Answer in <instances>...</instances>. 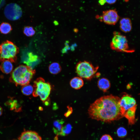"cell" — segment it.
<instances>
[{
	"label": "cell",
	"instance_id": "obj_1",
	"mask_svg": "<svg viewBox=\"0 0 140 140\" xmlns=\"http://www.w3.org/2000/svg\"><path fill=\"white\" fill-rule=\"evenodd\" d=\"M120 98L112 95L104 96L96 100L88 110L92 119L105 122L117 120L123 117L120 106Z\"/></svg>",
	"mask_w": 140,
	"mask_h": 140
},
{
	"label": "cell",
	"instance_id": "obj_2",
	"mask_svg": "<svg viewBox=\"0 0 140 140\" xmlns=\"http://www.w3.org/2000/svg\"><path fill=\"white\" fill-rule=\"evenodd\" d=\"M36 72L29 66L20 65L12 71L10 81L16 85L23 86L29 84Z\"/></svg>",
	"mask_w": 140,
	"mask_h": 140
},
{
	"label": "cell",
	"instance_id": "obj_3",
	"mask_svg": "<svg viewBox=\"0 0 140 140\" xmlns=\"http://www.w3.org/2000/svg\"><path fill=\"white\" fill-rule=\"evenodd\" d=\"M18 47L12 42L7 40L0 44V62L9 60L15 62L19 52Z\"/></svg>",
	"mask_w": 140,
	"mask_h": 140
},
{
	"label": "cell",
	"instance_id": "obj_4",
	"mask_svg": "<svg viewBox=\"0 0 140 140\" xmlns=\"http://www.w3.org/2000/svg\"><path fill=\"white\" fill-rule=\"evenodd\" d=\"M34 90L32 93L34 97L39 96L40 99L43 102L49 99L52 87L50 83L46 82L43 78H37L34 82Z\"/></svg>",
	"mask_w": 140,
	"mask_h": 140
},
{
	"label": "cell",
	"instance_id": "obj_5",
	"mask_svg": "<svg viewBox=\"0 0 140 140\" xmlns=\"http://www.w3.org/2000/svg\"><path fill=\"white\" fill-rule=\"evenodd\" d=\"M98 66L95 67L90 62L86 61H80L76 64V73L79 77L90 80L94 77L99 69Z\"/></svg>",
	"mask_w": 140,
	"mask_h": 140
},
{
	"label": "cell",
	"instance_id": "obj_6",
	"mask_svg": "<svg viewBox=\"0 0 140 140\" xmlns=\"http://www.w3.org/2000/svg\"><path fill=\"white\" fill-rule=\"evenodd\" d=\"M110 45L111 49L117 52L131 53L134 51L129 48L125 36L118 32H114Z\"/></svg>",
	"mask_w": 140,
	"mask_h": 140
},
{
	"label": "cell",
	"instance_id": "obj_7",
	"mask_svg": "<svg viewBox=\"0 0 140 140\" xmlns=\"http://www.w3.org/2000/svg\"><path fill=\"white\" fill-rule=\"evenodd\" d=\"M4 13L8 19L14 21L18 19L21 17L22 11L19 5L16 3H11L6 6Z\"/></svg>",
	"mask_w": 140,
	"mask_h": 140
},
{
	"label": "cell",
	"instance_id": "obj_8",
	"mask_svg": "<svg viewBox=\"0 0 140 140\" xmlns=\"http://www.w3.org/2000/svg\"><path fill=\"white\" fill-rule=\"evenodd\" d=\"M100 18L105 23L113 25L118 22L119 16L115 9H110L103 11Z\"/></svg>",
	"mask_w": 140,
	"mask_h": 140
},
{
	"label": "cell",
	"instance_id": "obj_9",
	"mask_svg": "<svg viewBox=\"0 0 140 140\" xmlns=\"http://www.w3.org/2000/svg\"><path fill=\"white\" fill-rule=\"evenodd\" d=\"M120 106L121 112L123 116V114L125 111L131 108L137 106V105L134 98L129 94H125L120 99Z\"/></svg>",
	"mask_w": 140,
	"mask_h": 140
},
{
	"label": "cell",
	"instance_id": "obj_10",
	"mask_svg": "<svg viewBox=\"0 0 140 140\" xmlns=\"http://www.w3.org/2000/svg\"><path fill=\"white\" fill-rule=\"evenodd\" d=\"M18 140H42L36 132L31 130H24L18 138Z\"/></svg>",
	"mask_w": 140,
	"mask_h": 140
},
{
	"label": "cell",
	"instance_id": "obj_11",
	"mask_svg": "<svg viewBox=\"0 0 140 140\" xmlns=\"http://www.w3.org/2000/svg\"><path fill=\"white\" fill-rule=\"evenodd\" d=\"M120 27L121 30L123 32L127 33L130 32L132 28V23L130 19L128 18H123L120 21Z\"/></svg>",
	"mask_w": 140,
	"mask_h": 140
},
{
	"label": "cell",
	"instance_id": "obj_12",
	"mask_svg": "<svg viewBox=\"0 0 140 140\" xmlns=\"http://www.w3.org/2000/svg\"><path fill=\"white\" fill-rule=\"evenodd\" d=\"M137 106L131 108L125 111L123 114V117L128 119L130 125L134 124L136 121L135 114Z\"/></svg>",
	"mask_w": 140,
	"mask_h": 140
},
{
	"label": "cell",
	"instance_id": "obj_13",
	"mask_svg": "<svg viewBox=\"0 0 140 140\" xmlns=\"http://www.w3.org/2000/svg\"><path fill=\"white\" fill-rule=\"evenodd\" d=\"M5 104L9 107L11 110L15 112H19L21 111V107L18 103V101L13 98L10 97L5 103Z\"/></svg>",
	"mask_w": 140,
	"mask_h": 140
},
{
	"label": "cell",
	"instance_id": "obj_14",
	"mask_svg": "<svg viewBox=\"0 0 140 140\" xmlns=\"http://www.w3.org/2000/svg\"><path fill=\"white\" fill-rule=\"evenodd\" d=\"M99 88L104 92H106L110 88L111 84L109 81L107 79L103 78L100 79L97 82Z\"/></svg>",
	"mask_w": 140,
	"mask_h": 140
},
{
	"label": "cell",
	"instance_id": "obj_15",
	"mask_svg": "<svg viewBox=\"0 0 140 140\" xmlns=\"http://www.w3.org/2000/svg\"><path fill=\"white\" fill-rule=\"evenodd\" d=\"M12 62L9 61L7 60L2 62L0 66V69L2 72L6 74L11 72L13 68Z\"/></svg>",
	"mask_w": 140,
	"mask_h": 140
},
{
	"label": "cell",
	"instance_id": "obj_16",
	"mask_svg": "<svg viewBox=\"0 0 140 140\" xmlns=\"http://www.w3.org/2000/svg\"><path fill=\"white\" fill-rule=\"evenodd\" d=\"M70 85L72 88L75 89H79L83 86L84 82L82 78L80 77H76L71 80Z\"/></svg>",
	"mask_w": 140,
	"mask_h": 140
},
{
	"label": "cell",
	"instance_id": "obj_17",
	"mask_svg": "<svg viewBox=\"0 0 140 140\" xmlns=\"http://www.w3.org/2000/svg\"><path fill=\"white\" fill-rule=\"evenodd\" d=\"M64 122L63 120H57L53 122V131L55 134L60 135Z\"/></svg>",
	"mask_w": 140,
	"mask_h": 140
},
{
	"label": "cell",
	"instance_id": "obj_18",
	"mask_svg": "<svg viewBox=\"0 0 140 140\" xmlns=\"http://www.w3.org/2000/svg\"><path fill=\"white\" fill-rule=\"evenodd\" d=\"M48 69L51 73L53 74H57L61 72V68L58 63L53 62L49 65Z\"/></svg>",
	"mask_w": 140,
	"mask_h": 140
},
{
	"label": "cell",
	"instance_id": "obj_19",
	"mask_svg": "<svg viewBox=\"0 0 140 140\" xmlns=\"http://www.w3.org/2000/svg\"><path fill=\"white\" fill-rule=\"evenodd\" d=\"M12 30L11 25L8 23L3 22L0 25V32L2 34H7Z\"/></svg>",
	"mask_w": 140,
	"mask_h": 140
},
{
	"label": "cell",
	"instance_id": "obj_20",
	"mask_svg": "<svg viewBox=\"0 0 140 140\" xmlns=\"http://www.w3.org/2000/svg\"><path fill=\"white\" fill-rule=\"evenodd\" d=\"M27 59L24 61V63L26 64L27 66L31 67V66L32 63L37 61L38 59V57L36 55H34L32 52L28 53Z\"/></svg>",
	"mask_w": 140,
	"mask_h": 140
},
{
	"label": "cell",
	"instance_id": "obj_21",
	"mask_svg": "<svg viewBox=\"0 0 140 140\" xmlns=\"http://www.w3.org/2000/svg\"><path fill=\"white\" fill-rule=\"evenodd\" d=\"M23 86L22 88L21 91L23 94L28 96L33 93L34 88L31 85L28 84Z\"/></svg>",
	"mask_w": 140,
	"mask_h": 140
},
{
	"label": "cell",
	"instance_id": "obj_22",
	"mask_svg": "<svg viewBox=\"0 0 140 140\" xmlns=\"http://www.w3.org/2000/svg\"><path fill=\"white\" fill-rule=\"evenodd\" d=\"M72 129V126L70 124L64 125L61 130L60 136H65L69 134Z\"/></svg>",
	"mask_w": 140,
	"mask_h": 140
},
{
	"label": "cell",
	"instance_id": "obj_23",
	"mask_svg": "<svg viewBox=\"0 0 140 140\" xmlns=\"http://www.w3.org/2000/svg\"><path fill=\"white\" fill-rule=\"evenodd\" d=\"M24 34L28 37H31L35 33V31L33 27L31 26L25 27L23 30Z\"/></svg>",
	"mask_w": 140,
	"mask_h": 140
},
{
	"label": "cell",
	"instance_id": "obj_24",
	"mask_svg": "<svg viewBox=\"0 0 140 140\" xmlns=\"http://www.w3.org/2000/svg\"><path fill=\"white\" fill-rule=\"evenodd\" d=\"M117 134L119 137L121 138H123L127 135V131L124 128L121 127L117 129Z\"/></svg>",
	"mask_w": 140,
	"mask_h": 140
},
{
	"label": "cell",
	"instance_id": "obj_25",
	"mask_svg": "<svg viewBox=\"0 0 140 140\" xmlns=\"http://www.w3.org/2000/svg\"><path fill=\"white\" fill-rule=\"evenodd\" d=\"M100 140H113V138L109 135L104 134L101 137Z\"/></svg>",
	"mask_w": 140,
	"mask_h": 140
},
{
	"label": "cell",
	"instance_id": "obj_26",
	"mask_svg": "<svg viewBox=\"0 0 140 140\" xmlns=\"http://www.w3.org/2000/svg\"><path fill=\"white\" fill-rule=\"evenodd\" d=\"M68 109L67 111L65 113L64 115L66 117H68L72 113L73 109L71 107L69 106L67 107Z\"/></svg>",
	"mask_w": 140,
	"mask_h": 140
},
{
	"label": "cell",
	"instance_id": "obj_27",
	"mask_svg": "<svg viewBox=\"0 0 140 140\" xmlns=\"http://www.w3.org/2000/svg\"><path fill=\"white\" fill-rule=\"evenodd\" d=\"M106 3L110 4H113L116 3L117 0H106Z\"/></svg>",
	"mask_w": 140,
	"mask_h": 140
},
{
	"label": "cell",
	"instance_id": "obj_28",
	"mask_svg": "<svg viewBox=\"0 0 140 140\" xmlns=\"http://www.w3.org/2000/svg\"><path fill=\"white\" fill-rule=\"evenodd\" d=\"M98 2L99 4L101 5H104L106 3V0H99Z\"/></svg>",
	"mask_w": 140,
	"mask_h": 140
},
{
	"label": "cell",
	"instance_id": "obj_29",
	"mask_svg": "<svg viewBox=\"0 0 140 140\" xmlns=\"http://www.w3.org/2000/svg\"><path fill=\"white\" fill-rule=\"evenodd\" d=\"M3 109L0 106V116H1L3 113Z\"/></svg>",
	"mask_w": 140,
	"mask_h": 140
},
{
	"label": "cell",
	"instance_id": "obj_30",
	"mask_svg": "<svg viewBox=\"0 0 140 140\" xmlns=\"http://www.w3.org/2000/svg\"><path fill=\"white\" fill-rule=\"evenodd\" d=\"M12 140H16V139H12Z\"/></svg>",
	"mask_w": 140,
	"mask_h": 140
}]
</instances>
